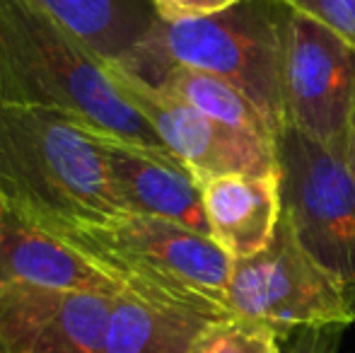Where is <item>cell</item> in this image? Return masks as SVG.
Here are the masks:
<instances>
[{"mask_svg":"<svg viewBox=\"0 0 355 353\" xmlns=\"http://www.w3.org/2000/svg\"><path fill=\"white\" fill-rule=\"evenodd\" d=\"M0 102L44 109L92 133L169 153L107 63L29 0H0Z\"/></svg>","mask_w":355,"mask_h":353,"instance_id":"1","label":"cell"},{"mask_svg":"<svg viewBox=\"0 0 355 353\" xmlns=\"http://www.w3.org/2000/svg\"><path fill=\"white\" fill-rule=\"evenodd\" d=\"M0 198L51 232L121 216L97 136L34 107L0 102Z\"/></svg>","mask_w":355,"mask_h":353,"instance_id":"2","label":"cell"},{"mask_svg":"<svg viewBox=\"0 0 355 353\" xmlns=\"http://www.w3.org/2000/svg\"><path fill=\"white\" fill-rule=\"evenodd\" d=\"M290 8L278 0H239L223 12L157 19L150 34L114 66L148 83L167 66H187L242 89L278 131L285 123L283 61Z\"/></svg>","mask_w":355,"mask_h":353,"instance_id":"3","label":"cell"},{"mask_svg":"<svg viewBox=\"0 0 355 353\" xmlns=\"http://www.w3.org/2000/svg\"><path fill=\"white\" fill-rule=\"evenodd\" d=\"M123 291L211 320L232 315L230 255L208 235L153 216L121 213L107 223L53 232Z\"/></svg>","mask_w":355,"mask_h":353,"instance_id":"4","label":"cell"},{"mask_svg":"<svg viewBox=\"0 0 355 353\" xmlns=\"http://www.w3.org/2000/svg\"><path fill=\"white\" fill-rule=\"evenodd\" d=\"M276 162L283 221L302 250L343 283L355 307V179L346 153L329 150L283 123Z\"/></svg>","mask_w":355,"mask_h":353,"instance_id":"5","label":"cell"},{"mask_svg":"<svg viewBox=\"0 0 355 353\" xmlns=\"http://www.w3.org/2000/svg\"><path fill=\"white\" fill-rule=\"evenodd\" d=\"M232 315L290 329H334L355 322V307L343 283L314 261L283 221L266 250L232 261L227 286Z\"/></svg>","mask_w":355,"mask_h":353,"instance_id":"6","label":"cell"},{"mask_svg":"<svg viewBox=\"0 0 355 353\" xmlns=\"http://www.w3.org/2000/svg\"><path fill=\"white\" fill-rule=\"evenodd\" d=\"M285 123L324 148L346 153L355 109V46L290 10L283 61Z\"/></svg>","mask_w":355,"mask_h":353,"instance_id":"7","label":"cell"},{"mask_svg":"<svg viewBox=\"0 0 355 353\" xmlns=\"http://www.w3.org/2000/svg\"><path fill=\"white\" fill-rule=\"evenodd\" d=\"M107 66L121 92L162 138L164 148L198 179V184L223 175H266L278 170L273 143L225 126L114 63Z\"/></svg>","mask_w":355,"mask_h":353,"instance_id":"8","label":"cell"},{"mask_svg":"<svg viewBox=\"0 0 355 353\" xmlns=\"http://www.w3.org/2000/svg\"><path fill=\"white\" fill-rule=\"evenodd\" d=\"M114 298L0 283V353H102Z\"/></svg>","mask_w":355,"mask_h":353,"instance_id":"9","label":"cell"},{"mask_svg":"<svg viewBox=\"0 0 355 353\" xmlns=\"http://www.w3.org/2000/svg\"><path fill=\"white\" fill-rule=\"evenodd\" d=\"M123 213L179 223L211 237L201 184L174 155L94 133Z\"/></svg>","mask_w":355,"mask_h":353,"instance_id":"10","label":"cell"},{"mask_svg":"<svg viewBox=\"0 0 355 353\" xmlns=\"http://www.w3.org/2000/svg\"><path fill=\"white\" fill-rule=\"evenodd\" d=\"M0 283L119 295L121 283L0 198Z\"/></svg>","mask_w":355,"mask_h":353,"instance_id":"11","label":"cell"},{"mask_svg":"<svg viewBox=\"0 0 355 353\" xmlns=\"http://www.w3.org/2000/svg\"><path fill=\"white\" fill-rule=\"evenodd\" d=\"M211 237L230 259H249L266 250L281 223V177L223 175L201 184Z\"/></svg>","mask_w":355,"mask_h":353,"instance_id":"12","label":"cell"},{"mask_svg":"<svg viewBox=\"0 0 355 353\" xmlns=\"http://www.w3.org/2000/svg\"><path fill=\"white\" fill-rule=\"evenodd\" d=\"M56 19L68 34L97 53L104 63H119L143 42L157 22L150 0H29Z\"/></svg>","mask_w":355,"mask_h":353,"instance_id":"13","label":"cell"},{"mask_svg":"<svg viewBox=\"0 0 355 353\" xmlns=\"http://www.w3.org/2000/svg\"><path fill=\"white\" fill-rule=\"evenodd\" d=\"M208 322L198 312L123 291L114 298L102 353H191Z\"/></svg>","mask_w":355,"mask_h":353,"instance_id":"14","label":"cell"},{"mask_svg":"<svg viewBox=\"0 0 355 353\" xmlns=\"http://www.w3.org/2000/svg\"><path fill=\"white\" fill-rule=\"evenodd\" d=\"M148 85L191 104L193 109L225 123V126L237 128V131L249 133L259 141L276 146V131L266 121V117L259 112L257 104L242 89L230 85L223 78L193 71L187 66H167L153 80H148Z\"/></svg>","mask_w":355,"mask_h":353,"instance_id":"15","label":"cell"},{"mask_svg":"<svg viewBox=\"0 0 355 353\" xmlns=\"http://www.w3.org/2000/svg\"><path fill=\"white\" fill-rule=\"evenodd\" d=\"M273 327L249 317L227 315L203 327L191 353H281Z\"/></svg>","mask_w":355,"mask_h":353,"instance_id":"16","label":"cell"},{"mask_svg":"<svg viewBox=\"0 0 355 353\" xmlns=\"http://www.w3.org/2000/svg\"><path fill=\"white\" fill-rule=\"evenodd\" d=\"M278 3L331 29L355 46V0H278Z\"/></svg>","mask_w":355,"mask_h":353,"instance_id":"17","label":"cell"},{"mask_svg":"<svg viewBox=\"0 0 355 353\" xmlns=\"http://www.w3.org/2000/svg\"><path fill=\"white\" fill-rule=\"evenodd\" d=\"M159 19H191L206 17V15L223 12V10L237 5L239 0H150Z\"/></svg>","mask_w":355,"mask_h":353,"instance_id":"18","label":"cell"},{"mask_svg":"<svg viewBox=\"0 0 355 353\" xmlns=\"http://www.w3.org/2000/svg\"><path fill=\"white\" fill-rule=\"evenodd\" d=\"M346 162H348V170L355 179V109H353V117H351V128H348V143H346Z\"/></svg>","mask_w":355,"mask_h":353,"instance_id":"19","label":"cell"}]
</instances>
